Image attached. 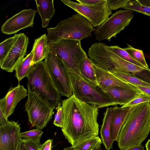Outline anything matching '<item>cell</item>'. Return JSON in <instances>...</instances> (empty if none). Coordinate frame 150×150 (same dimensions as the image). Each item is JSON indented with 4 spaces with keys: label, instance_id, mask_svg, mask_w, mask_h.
<instances>
[{
    "label": "cell",
    "instance_id": "1f68e13d",
    "mask_svg": "<svg viewBox=\"0 0 150 150\" xmlns=\"http://www.w3.org/2000/svg\"><path fill=\"white\" fill-rule=\"evenodd\" d=\"M150 96L142 93L138 96L127 104L122 105V107L132 106L144 102H150Z\"/></svg>",
    "mask_w": 150,
    "mask_h": 150
},
{
    "label": "cell",
    "instance_id": "52a82bcc",
    "mask_svg": "<svg viewBox=\"0 0 150 150\" xmlns=\"http://www.w3.org/2000/svg\"><path fill=\"white\" fill-rule=\"evenodd\" d=\"M28 96L25 110L29 121L33 127L42 129L52 118L56 107L47 98L35 92L28 91Z\"/></svg>",
    "mask_w": 150,
    "mask_h": 150
},
{
    "label": "cell",
    "instance_id": "f35d334b",
    "mask_svg": "<svg viewBox=\"0 0 150 150\" xmlns=\"http://www.w3.org/2000/svg\"><path fill=\"white\" fill-rule=\"evenodd\" d=\"M144 147L143 145L133 146L122 150H144Z\"/></svg>",
    "mask_w": 150,
    "mask_h": 150
},
{
    "label": "cell",
    "instance_id": "cb8c5ba5",
    "mask_svg": "<svg viewBox=\"0 0 150 150\" xmlns=\"http://www.w3.org/2000/svg\"><path fill=\"white\" fill-rule=\"evenodd\" d=\"M116 77L121 80L131 84L150 86V84L140 79L133 74L114 69L110 71Z\"/></svg>",
    "mask_w": 150,
    "mask_h": 150
},
{
    "label": "cell",
    "instance_id": "f1b7e54d",
    "mask_svg": "<svg viewBox=\"0 0 150 150\" xmlns=\"http://www.w3.org/2000/svg\"><path fill=\"white\" fill-rule=\"evenodd\" d=\"M123 8L131 10L150 17V7L142 5L137 0H129Z\"/></svg>",
    "mask_w": 150,
    "mask_h": 150
},
{
    "label": "cell",
    "instance_id": "7c38bea8",
    "mask_svg": "<svg viewBox=\"0 0 150 150\" xmlns=\"http://www.w3.org/2000/svg\"><path fill=\"white\" fill-rule=\"evenodd\" d=\"M36 11L32 8L24 9L7 20L2 25L1 31L11 35L28 27H33Z\"/></svg>",
    "mask_w": 150,
    "mask_h": 150
},
{
    "label": "cell",
    "instance_id": "d590c367",
    "mask_svg": "<svg viewBox=\"0 0 150 150\" xmlns=\"http://www.w3.org/2000/svg\"><path fill=\"white\" fill-rule=\"evenodd\" d=\"M131 84L142 92L150 96V86H140L133 84Z\"/></svg>",
    "mask_w": 150,
    "mask_h": 150
},
{
    "label": "cell",
    "instance_id": "30bf717a",
    "mask_svg": "<svg viewBox=\"0 0 150 150\" xmlns=\"http://www.w3.org/2000/svg\"><path fill=\"white\" fill-rule=\"evenodd\" d=\"M61 1L65 5L86 18L94 27L102 24L112 14L106 0L103 2L93 4H82L70 0Z\"/></svg>",
    "mask_w": 150,
    "mask_h": 150
},
{
    "label": "cell",
    "instance_id": "7402d4cb",
    "mask_svg": "<svg viewBox=\"0 0 150 150\" xmlns=\"http://www.w3.org/2000/svg\"><path fill=\"white\" fill-rule=\"evenodd\" d=\"M80 75L86 81L91 84L98 86L93 63L86 54L79 66Z\"/></svg>",
    "mask_w": 150,
    "mask_h": 150
},
{
    "label": "cell",
    "instance_id": "74e56055",
    "mask_svg": "<svg viewBox=\"0 0 150 150\" xmlns=\"http://www.w3.org/2000/svg\"><path fill=\"white\" fill-rule=\"evenodd\" d=\"M8 121L3 110L0 109V126L6 124Z\"/></svg>",
    "mask_w": 150,
    "mask_h": 150
},
{
    "label": "cell",
    "instance_id": "8992f818",
    "mask_svg": "<svg viewBox=\"0 0 150 150\" xmlns=\"http://www.w3.org/2000/svg\"><path fill=\"white\" fill-rule=\"evenodd\" d=\"M49 51L56 53L62 60L67 69L81 74L79 66L86 54L80 40L61 39L48 42Z\"/></svg>",
    "mask_w": 150,
    "mask_h": 150
},
{
    "label": "cell",
    "instance_id": "9a60e30c",
    "mask_svg": "<svg viewBox=\"0 0 150 150\" xmlns=\"http://www.w3.org/2000/svg\"><path fill=\"white\" fill-rule=\"evenodd\" d=\"M28 96L27 90L19 83L15 87H11L6 96L0 100V109L8 117L14 112L19 102Z\"/></svg>",
    "mask_w": 150,
    "mask_h": 150
},
{
    "label": "cell",
    "instance_id": "4dcf8cb0",
    "mask_svg": "<svg viewBox=\"0 0 150 150\" xmlns=\"http://www.w3.org/2000/svg\"><path fill=\"white\" fill-rule=\"evenodd\" d=\"M57 112L54 116L53 124L57 127L62 128L63 122V113L62 103H59L55 108Z\"/></svg>",
    "mask_w": 150,
    "mask_h": 150
},
{
    "label": "cell",
    "instance_id": "8fae6325",
    "mask_svg": "<svg viewBox=\"0 0 150 150\" xmlns=\"http://www.w3.org/2000/svg\"><path fill=\"white\" fill-rule=\"evenodd\" d=\"M15 42L4 60L0 65L1 69L11 73L26 55L29 42L28 38L24 33L18 34Z\"/></svg>",
    "mask_w": 150,
    "mask_h": 150
},
{
    "label": "cell",
    "instance_id": "7bdbcfd3",
    "mask_svg": "<svg viewBox=\"0 0 150 150\" xmlns=\"http://www.w3.org/2000/svg\"><path fill=\"white\" fill-rule=\"evenodd\" d=\"M146 150H150V139H148L145 145Z\"/></svg>",
    "mask_w": 150,
    "mask_h": 150
},
{
    "label": "cell",
    "instance_id": "ab89813d",
    "mask_svg": "<svg viewBox=\"0 0 150 150\" xmlns=\"http://www.w3.org/2000/svg\"><path fill=\"white\" fill-rule=\"evenodd\" d=\"M137 1L142 6L150 7V0H137Z\"/></svg>",
    "mask_w": 150,
    "mask_h": 150
},
{
    "label": "cell",
    "instance_id": "2e32d148",
    "mask_svg": "<svg viewBox=\"0 0 150 150\" xmlns=\"http://www.w3.org/2000/svg\"><path fill=\"white\" fill-rule=\"evenodd\" d=\"M98 86L103 90L119 87L137 89L132 84L119 79L110 71L98 67L93 64Z\"/></svg>",
    "mask_w": 150,
    "mask_h": 150
},
{
    "label": "cell",
    "instance_id": "d6a6232c",
    "mask_svg": "<svg viewBox=\"0 0 150 150\" xmlns=\"http://www.w3.org/2000/svg\"><path fill=\"white\" fill-rule=\"evenodd\" d=\"M109 9L112 10L122 8L129 0H106Z\"/></svg>",
    "mask_w": 150,
    "mask_h": 150
},
{
    "label": "cell",
    "instance_id": "e575fe53",
    "mask_svg": "<svg viewBox=\"0 0 150 150\" xmlns=\"http://www.w3.org/2000/svg\"><path fill=\"white\" fill-rule=\"evenodd\" d=\"M52 140L49 139L41 145L40 150H51Z\"/></svg>",
    "mask_w": 150,
    "mask_h": 150
},
{
    "label": "cell",
    "instance_id": "ba28073f",
    "mask_svg": "<svg viewBox=\"0 0 150 150\" xmlns=\"http://www.w3.org/2000/svg\"><path fill=\"white\" fill-rule=\"evenodd\" d=\"M45 59L47 70L56 90L62 96L71 97L73 93L70 79L62 60L50 51Z\"/></svg>",
    "mask_w": 150,
    "mask_h": 150
},
{
    "label": "cell",
    "instance_id": "ffe728a7",
    "mask_svg": "<svg viewBox=\"0 0 150 150\" xmlns=\"http://www.w3.org/2000/svg\"><path fill=\"white\" fill-rule=\"evenodd\" d=\"M36 11L40 15L42 20V27L46 28L54 15L55 10L53 0H35Z\"/></svg>",
    "mask_w": 150,
    "mask_h": 150
},
{
    "label": "cell",
    "instance_id": "836d02e7",
    "mask_svg": "<svg viewBox=\"0 0 150 150\" xmlns=\"http://www.w3.org/2000/svg\"><path fill=\"white\" fill-rule=\"evenodd\" d=\"M22 142L27 150H40V142L22 139Z\"/></svg>",
    "mask_w": 150,
    "mask_h": 150
},
{
    "label": "cell",
    "instance_id": "3957f363",
    "mask_svg": "<svg viewBox=\"0 0 150 150\" xmlns=\"http://www.w3.org/2000/svg\"><path fill=\"white\" fill-rule=\"evenodd\" d=\"M95 29L91 23L79 13L60 21L54 28H47L48 41L61 39L81 41L92 36Z\"/></svg>",
    "mask_w": 150,
    "mask_h": 150
},
{
    "label": "cell",
    "instance_id": "7a4b0ae2",
    "mask_svg": "<svg viewBox=\"0 0 150 150\" xmlns=\"http://www.w3.org/2000/svg\"><path fill=\"white\" fill-rule=\"evenodd\" d=\"M150 131V102L132 106L121 127L117 141L120 150L140 145Z\"/></svg>",
    "mask_w": 150,
    "mask_h": 150
},
{
    "label": "cell",
    "instance_id": "e0dca14e",
    "mask_svg": "<svg viewBox=\"0 0 150 150\" xmlns=\"http://www.w3.org/2000/svg\"><path fill=\"white\" fill-rule=\"evenodd\" d=\"M117 105H123L141 93L137 89L115 87L103 90Z\"/></svg>",
    "mask_w": 150,
    "mask_h": 150
},
{
    "label": "cell",
    "instance_id": "d6986e66",
    "mask_svg": "<svg viewBox=\"0 0 150 150\" xmlns=\"http://www.w3.org/2000/svg\"><path fill=\"white\" fill-rule=\"evenodd\" d=\"M113 107H108L104 113L100 133L102 143L106 150H110L113 143L110 136V122L112 115Z\"/></svg>",
    "mask_w": 150,
    "mask_h": 150
},
{
    "label": "cell",
    "instance_id": "277c9868",
    "mask_svg": "<svg viewBox=\"0 0 150 150\" xmlns=\"http://www.w3.org/2000/svg\"><path fill=\"white\" fill-rule=\"evenodd\" d=\"M70 79L73 94L81 101L97 105L98 108L117 105L98 86L93 85L73 71L67 69Z\"/></svg>",
    "mask_w": 150,
    "mask_h": 150
},
{
    "label": "cell",
    "instance_id": "603a6c76",
    "mask_svg": "<svg viewBox=\"0 0 150 150\" xmlns=\"http://www.w3.org/2000/svg\"><path fill=\"white\" fill-rule=\"evenodd\" d=\"M33 57V53L32 50L20 62L15 68V76L19 82L24 77H27L30 74L33 65L32 64Z\"/></svg>",
    "mask_w": 150,
    "mask_h": 150
},
{
    "label": "cell",
    "instance_id": "60d3db41",
    "mask_svg": "<svg viewBox=\"0 0 150 150\" xmlns=\"http://www.w3.org/2000/svg\"><path fill=\"white\" fill-rule=\"evenodd\" d=\"M18 150H27L26 148L24 146L22 142V140L19 144Z\"/></svg>",
    "mask_w": 150,
    "mask_h": 150
},
{
    "label": "cell",
    "instance_id": "8d00e7d4",
    "mask_svg": "<svg viewBox=\"0 0 150 150\" xmlns=\"http://www.w3.org/2000/svg\"><path fill=\"white\" fill-rule=\"evenodd\" d=\"M105 0H76L78 2L82 4H93L103 2Z\"/></svg>",
    "mask_w": 150,
    "mask_h": 150
},
{
    "label": "cell",
    "instance_id": "5b68a950",
    "mask_svg": "<svg viewBox=\"0 0 150 150\" xmlns=\"http://www.w3.org/2000/svg\"><path fill=\"white\" fill-rule=\"evenodd\" d=\"M28 91L47 98L56 107L62 102V95L54 86L47 70L45 61L34 65L27 77Z\"/></svg>",
    "mask_w": 150,
    "mask_h": 150
},
{
    "label": "cell",
    "instance_id": "6da1fadb",
    "mask_svg": "<svg viewBox=\"0 0 150 150\" xmlns=\"http://www.w3.org/2000/svg\"><path fill=\"white\" fill-rule=\"evenodd\" d=\"M63 113L62 132L73 146L79 142L98 136V108L86 103L73 95L61 102Z\"/></svg>",
    "mask_w": 150,
    "mask_h": 150
},
{
    "label": "cell",
    "instance_id": "484cf974",
    "mask_svg": "<svg viewBox=\"0 0 150 150\" xmlns=\"http://www.w3.org/2000/svg\"><path fill=\"white\" fill-rule=\"evenodd\" d=\"M16 34L12 37H9L0 44V65L1 64L7 55L18 36Z\"/></svg>",
    "mask_w": 150,
    "mask_h": 150
},
{
    "label": "cell",
    "instance_id": "b9f144b4",
    "mask_svg": "<svg viewBox=\"0 0 150 150\" xmlns=\"http://www.w3.org/2000/svg\"><path fill=\"white\" fill-rule=\"evenodd\" d=\"M63 150H71L70 146L64 148ZM94 150H102L101 145L96 148Z\"/></svg>",
    "mask_w": 150,
    "mask_h": 150
},
{
    "label": "cell",
    "instance_id": "4316f807",
    "mask_svg": "<svg viewBox=\"0 0 150 150\" xmlns=\"http://www.w3.org/2000/svg\"><path fill=\"white\" fill-rule=\"evenodd\" d=\"M108 48L120 57L131 63L145 69H148L133 59L124 49L117 46H108Z\"/></svg>",
    "mask_w": 150,
    "mask_h": 150
},
{
    "label": "cell",
    "instance_id": "5bb4252c",
    "mask_svg": "<svg viewBox=\"0 0 150 150\" xmlns=\"http://www.w3.org/2000/svg\"><path fill=\"white\" fill-rule=\"evenodd\" d=\"M18 122L8 121L0 126V150H18L22 138Z\"/></svg>",
    "mask_w": 150,
    "mask_h": 150
},
{
    "label": "cell",
    "instance_id": "83f0119b",
    "mask_svg": "<svg viewBox=\"0 0 150 150\" xmlns=\"http://www.w3.org/2000/svg\"><path fill=\"white\" fill-rule=\"evenodd\" d=\"M123 49L135 60L147 68H149L142 50L135 48L129 45Z\"/></svg>",
    "mask_w": 150,
    "mask_h": 150
},
{
    "label": "cell",
    "instance_id": "f546056e",
    "mask_svg": "<svg viewBox=\"0 0 150 150\" xmlns=\"http://www.w3.org/2000/svg\"><path fill=\"white\" fill-rule=\"evenodd\" d=\"M43 134L42 129H36L21 132V135L23 139L40 142V140Z\"/></svg>",
    "mask_w": 150,
    "mask_h": 150
},
{
    "label": "cell",
    "instance_id": "4fadbf2b",
    "mask_svg": "<svg viewBox=\"0 0 150 150\" xmlns=\"http://www.w3.org/2000/svg\"><path fill=\"white\" fill-rule=\"evenodd\" d=\"M101 55L104 65L109 71L116 69L135 75L145 69L122 58L109 49L107 45L103 48Z\"/></svg>",
    "mask_w": 150,
    "mask_h": 150
},
{
    "label": "cell",
    "instance_id": "ac0fdd59",
    "mask_svg": "<svg viewBox=\"0 0 150 150\" xmlns=\"http://www.w3.org/2000/svg\"><path fill=\"white\" fill-rule=\"evenodd\" d=\"M132 106L113 107L110 122V136L113 142L117 141L121 127Z\"/></svg>",
    "mask_w": 150,
    "mask_h": 150
},
{
    "label": "cell",
    "instance_id": "44dd1931",
    "mask_svg": "<svg viewBox=\"0 0 150 150\" xmlns=\"http://www.w3.org/2000/svg\"><path fill=\"white\" fill-rule=\"evenodd\" d=\"M48 42L45 33L35 40L32 50L33 53V65L42 61L46 58L49 51Z\"/></svg>",
    "mask_w": 150,
    "mask_h": 150
},
{
    "label": "cell",
    "instance_id": "d4e9b609",
    "mask_svg": "<svg viewBox=\"0 0 150 150\" xmlns=\"http://www.w3.org/2000/svg\"><path fill=\"white\" fill-rule=\"evenodd\" d=\"M102 144L101 139L98 136L81 141L70 147L71 150H94Z\"/></svg>",
    "mask_w": 150,
    "mask_h": 150
},
{
    "label": "cell",
    "instance_id": "9c48e42d",
    "mask_svg": "<svg viewBox=\"0 0 150 150\" xmlns=\"http://www.w3.org/2000/svg\"><path fill=\"white\" fill-rule=\"evenodd\" d=\"M134 11L129 9H121L112 14L95 29L94 33L96 39L98 41H110L112 38H116L117 35L129 25L133 17Z\"/></svg>",
    "mask_w": 150,
    "mask_h": 150
}]
</instances>
